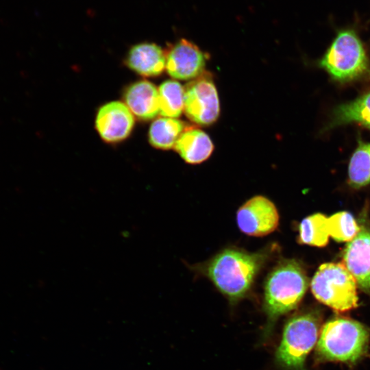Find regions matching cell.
<instances>
[{
  "label": "cell",
  "instance_id": "obj_3",
  "mask_svg": "<svg viewBox=\"0 0 370 370\" xmlns=\"http://www.w3.org/2000/svg\"><path fill=\"white\" fill-rule=\"evenodd\" d=\"M308 285L303 266L295 260H284L269 274L264 284V310L269 321L294 309Z\"/></svg>",
  "mask_w": 370,
  "mask_h": 370
},
{
  "label": "cell",
  "instance_id": "obj_9",
  "mask_svg": "<svg viewBox=\"0 0 370 370\" xmlns=\"http://www.w3.org/2000/svg\"><path fill=\"white\" fill-rule=\"evenodd\" d=\"M359 225L358 233L344 249L343 264L359 288L370 295V222L365 213Z\"/></svg>",
  "mask_w": 370,
  "mask_h": 370
},
{
  "label": "cell",
  "instance_id": "obj_16",
  "mask_svg": "<svg viewBox=\"0 0 370 370\" xmlns=\"http://www.w3.org/2000/svg\"><path fill=\"white\" fill-rule=\"evenodd\" d=\"M184 121L174 118H159L150 126L148 138L150 144L159 149L173 148L180 135L189 127Z\"/></svg>",
  "mask_w": 370,
  "mask_h": 370
},
{
  "label": "cell",
  "instance_id": "obj_2",
  "mask_svg": "<svg viewBox=\"0 0 370 370\" xmlns=\"http://www.w3.org/2000/svg\"><path fill=\"white\" fill-rule=\"evenodd\" d=\"M319 65L333 80L339 83L358 80L370 74L365 47L353 27L337 30Z\"/></svg>",
  "mask_w": 370,
  "mask_h": 370
},
{
  "label": "cell",
  "instance_id": "obj_1",
  "mask_svg": "<svg viewBox=\"0 0 370 370\" xmlns=\"http://www.w3.org/2000/svg\"><path fill=\"white\" fill-rule=\"evenodd\" d=\"M269 255L267 249L251 253L227 248L212 258L203 271L221 293L236 300L249 292Z\"/></svg>",
  "mask_w": 370,
  "mask_h": 370
},
{
  "label": "cell",
  "instance_id": "obj_6",
  "mask_svg": "<svg viewBox=\"0 0 370 370\" xmlns=\"http://www.w3.org/2000/svg\"><path fill=\"white\" fill-rule=\"evenodd\" d=\"M319 319L314 312H306L291 318L286 324L277 360L283 367L292 370H304L308 353L317 343Z\"/></svg>",
  "mask_w": 370,
  "mask_h": 370
},
{
  "label": "cell",
  "instance_id": "obj_11",
  "mask_svg": "<svg viewBox=\"0 0 370 370\" xmlns=\"http://www.w3.org/2000/svg\"><path fill=\"white\" fill-rule=\"evenodd\" d=\"M134 125V115L124 103L111 101L102 106L97 112L96 129L106 143H116L125 140Z\"/></svg>",
  "mask_w": 370,
  "mask_h": 370
},
{
  "label": "cell",
  "instance_id": "obj_5",
  "mask_svg": "<svg viewBox=\"0 0 370 370\" xmlns=\"http://www.w3.org/2000/svg\"><path fill=\"white\" fill-rule=\"evenodd\" d=\"M310 288L320 302L344 312L358 306L357 283L343 264L329 262L319 267Z\"/></svg>",
  "mask_w": 370,
  "mask_h": 370
},
{
  "label": "cell",
  "instance_id": "obj_15",
  "mask_svg": "<svg viewBox=\"0 0 370 370\" xmlns=\"http://www.w3.org/2000/svg\"><path fill=\"white\" fill-rule=\"evenodd\" d=\"M174 147L186 162L192 164L206 160L214 150L213 143L208 135L190 126L180 135Z\"/></svg>",
  "mask_w": 370,
  "mask_h": 370
},
{
  "label": "cell",
  "instance_id": "obj_12",
  "mask_svg": "<svg viewBox=\"0 0 370 370\" xmlns=\"http://www.w3.org/2000/svg\"><path fill=\"white\" fill-rule=\"evenodd\" d=\"M124 103L138 119L148 121L159 114L158 89L147 80L134 82L123 92Z\"/></svg>",
  "mask_w": 370,
  "mask_h": 370
},
{
  "label": "cell",
  "instance_id": "obj_7",
  "mask_svg": "<svg viewBox=\"0 0 370 370\" xmlns=\"http://www.w3.org/2000/svg\"><path fill=\"white\" fill-rule=\"evenodd\" d=\"M184 111L194 123L210 125L219 118L218 92L211 75L205 71L184 88Z\"/></svg>",
  "mask_w": 370,
  "mask_h": 370
},
{
  "label": "cell",
  "instance_id": "obj_18",
  "mask_svg": "<svg viewBox=\"0 0 370 370\" xmlns=\"http://www.w3.org/2000/svg\"><path fill=\"white\" fill-rule=\"evenodd\" d=\"M328 217L316 213L304 219L299 225L298 243L315 247H324L329 241Z\"/></svg>",
  "mask_w": 370,
  "mask_h": 370
},
{
  "label": "cell",
  "instance_id": "obj_8",
  "mask_svg": "<svg viewBox=\"0 0 370 370\" xmlns=\"http://www.w3.org/2000/svg\"><path fill=\"white\" fill-rule=\"evenodd\" d=\"M236 222L243 233L251 236H263L276 230L279 214L271 201L264 196L257 195L239 208Z\"/></svg>",
  "mask_w": 370,
  "mask_h": 370
},
{
  "label": "cell",
  "instance_id": "obj_14",
  "mask_svg": "<svg viewBox=\"0 0 370 370\" xmlns=\"http://www.w3.org/2000/svg\"><path fill=\"white\" fill-rule=\"evenodd\" d=\"M356 123L370 130V90L349 102L333 109L325 131L340 125Z\"/></svg>",
  "mask_w": 370,
  "mask_h": 370
},
{
  "label": "cell",
  "instance_id": "obj_13",
  "mask_svg": "<svg viewBox=\"0 0 370 370\" xmlns=\"http://www.w3.org/2000/svg\"><path fill=\"white\" fill-rule=\"evenodd\" d=\"M125 62L140 75L156 77L166 68V52L155 43H138L129 50Z\"/></svg>",
  "mask_w": 370,
  "mask_h": 370
},
{
  "label": "cell",
  "instance_id": "obj_4",
  "mask_svg": "<svg viewBox=\"0 0 370 370\" xmlns=\"http://www.w3.org/2000/svg\"><path fill=\"white\" fill-rule=\"evenodd\" d=\"M368 329L347 318H335L323 327L317 342L319 356L326 360L354 362L367 352Z\"/></svg>",
  "mask_w": 370,
  "mask_h": 370
},
{
  "label": "cell",
  "instance_id": "obj_17",
  "mask_svg": "<svg viewBox=\"0 0 370 370\" xmlns=\"http://www.w3.org/2000/svg\"><path fill=\"white\" fill-rule=\"evenodd\" d=\"M348 184L356 189L370 184V142L358 139L349 162Z\"/></svg>",
  "mask_w": 370,
  "mask_h": 370
},
{
  "label": "cell",
  "instance_id": "obj_10",
  "mask_svg": "<svg viewBox=\"0 0 370 370\" xmlns=\"http://www.w3.org/2000/svg\"><path fill=\"white\" fill-rule=\"evenodd\" d=\"M207 58L195 43L182 38L166 52V69L174 79H193L204 72Z\"/></svg>",
  "mask_w": 370,
  "mask_h": 370
},
{
  "label": "cell",
  "instance_id": "obj_19",
  "mask_svg": "<svg viewBox=\"0 0 370 370\" xmlns=\"http://www.w3.org/2000/svg\"><path fill=\"white\" fill-rule=\"evenodd\" d=\"M159 114L167 118L179 117L184 106V88L175 80L162 82L159 88Z\"/></svg>",
  "mask_w": 370,
  "mask_h": 370
},
{
  "label": "cell",
  "instance_id": "obj_20",
  "mask_svg": "<svg viewBox=\"0 0 370 370\" xmlns=\"http://www.w3.org/2000/svg\"><path fill=\"white\" fill-rule=\"evenodd\" d=\"M330 236L338 242L350 241L358 233L360 225L348 212H337L328 218Z\"/></svg>",
  "mask_w": 370,
  "mask_h": 370
}]
</instances>
